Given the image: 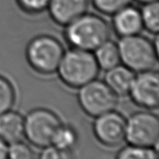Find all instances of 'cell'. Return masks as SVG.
Listing matches in <instances>:
<instances>
[{"instance_id":"cell-1","label":"cell","mask_w":159,"mask_h":159,"mask_svg":"<svg viewBox=\"0 0 159 159\" xmlns=\"http://www.w3.org/2000/svg\"><path fill=\"white\" fill-rule=\"evenodd\" d=\"M111 30L104 17L87 12L65 26L64 38L73 48L93 52L111 39Z\"/></svg>"},{"instance_id":"cell-2","label":"cell","mask_w":159,"mask_h":159,"mask_svg":"<svg viewBox=\"0 0 159 159\" xmlns=\"http://www.w3.org/2000/svg\"><path fill=\"white\" fill-rule=\"evenodd\" d=\"M99 71L93 52L71 47L64 52L57 73L65 86L79 89L97 79Z\"/></svg>"},{"instance_id":"cell-3","label":"cell","mask_w":159,"mask_h":159,"mask_svg":"<svg viewBox=\"0 0 159 159\" xmlns=\"http://www.w3.org/2000/svg\"><path fill=\"white\" fill-rule=\"evenodd\" d=\"M158 34L150 39L139 34L120 39L121 63L135 74L154 70L158 64Z\"/></svg>"},{"instance_id":"cell-4","label":"cell","mask_w":159,"mask_h":159,"mask_svg":"<svg viewBox=\"0 0 159 159\" xmlns=\"http://www.w3.org/2000/svg\"><path fill=\"white\" fill-rule=\"evenodd\" d=\"M65 52L63 45L52 35L35 36L26 47V59L28 65L42 75H52L57 73L62 56Z\"/></svg>"},{"instance_id":"cell-5","label":"cell","mask_w":159,"mask_h":159,"mask_svg":"<svg viewBox=\"0 0 159 159\" xmlns=\"http://www.w3.org/2000/svg\"><path fill=\"white\" fill-rule=\"evenodd\" d=\"M62 121L52 110L36 108L24 116V137L28 143L37 148L52 145L57 129Z\"/></svg>"},{"instance_id":"cell-6","label":"cell","mask_w":159,"mask_h":159,"mask_svg":"<svg viewBox=\"0 0 159 159\" xmlns=\"http://www.w3.org/2000/svg\"><path fill=\"white\" fill-rule=\"evenodd\" d=\"M118 98L104 80L97 79L80 87L77 93L80 107L88 116L93 118L115 111Z\"/></svg>"},{"instance_id":"cell-7","label":"cell","mask_w":159,"mask_h":159,"mask_svg":"<svg viewBox=\"0 0 159 159\" xmlns=\"http://www.w3.org/2000/svg\"><path fill=\"white\" fill-rule=\"evenodd\" d=\"M159 119L153 111H136L126 119V141L146 147L158 146Z\"/></svg>"},{"instance_id":"cell-8","label":"cell","mask_w":159,"mask_h":159,"mask_svg":"<svg viewBox=\"0 0 159 159\" xmlns=\"http://www.w3.org/2000/svg\"><path fill=\"white\" fill-rule=\"evenodd\" d=\"M126 119L116 110L95 117L93 131L101 145L115 148L126 141Z\"/></svg>"},{"instance_id":"cell-9","label":"cell","mask_w":159,"mask_h":159,"mask_svg":"<svg viewBox=\"0 0 159 159\" xmlns=\"http://www.w3.org/2000/svg\"><path fill=\"white\" fill-rule=\"evenodd\" d=\"M128 95L135 105L144 110L157 111L159 105V75L157 69L137 73Z\"/></svg>"},{"instance_id":"cell-10","label":"cell","mask_w":159,"mask_h":159,"mask_svg":"<svg viewBox=\"0 0 159 159\" xmlns=\"http://www.w3.org/2000/svg\"><path fill=\"white\" fill-rule=\"evenodd\" d=\"M89 0H51L47 10L52 20L65 27L87 13Z\"/></svg>"},{"instance_id":"cell-11","label":"cell","mask_w":159,"mask_h":159,"mask_svg":"<svg viewBox=\"0 0 159 159\" xmlns=\"http://www.w3.org/2000/svg\"><path fill=\"white\" fill-rule=\"evenodd\" d=\"M111 29L120 38L140 34L143 30L140 11L131 4L115 13Z\"/></svg>"},{"instance_id":"cell-12","label":"cell","mask_w":159,"mask_h":159,"mask_svg":"<svg viewBox=\"0 0 159 159\" xmlns=\"http://www.w3.org/2000/svg\"><path fill=\"white\" fill-rule=\"evenodd\" d=\"M0 138L7 144L24 138V116L21 113L10 110L0 114Z\"/></svg>"},{"instance_id":"cell-13","label":"cell","mask_w":159,"mask_h":159,"mask_svg":"<svg viewBox=\"0 0 159 159\" xmlns=\"http://www.w3.org/2000/svg\"><path fill=\"white\" fill-rule=\"evenodd\" d=\"M134 76L131 69L119 64L105 71L104 81L118 97H123L128 95Z\"/></svg>"},{"instance_id":"cell-14","label":"cell","mask_w":159,"mask_h":159,"mask_svg":"<svg viewBox=\"0 0 159 159\" xmlns=\"http://www.w3.org/2000/svg\"><path fill=\"white\" fill-rule=\"evenodd\" d=\"M94 57L100 70L107 71L121 64L119 48L116 43L109 39L94 51Z\"/></svg>"},{"instance_id":"cell-15","label":"cell","mask_w":159,"mask_h":159,"mask_svg":"<svg viewBox=\"0 0 159 159\" xmlns=\"http://www.w3.org/2000/svg\"><path fill=\"white\" fill-rule=\"evenodd\" d=\"M78 141L79 135L75 127L62 122L56 131L52 145L62 151L74 152Z\"/></svg>"},{"instance_id":"cell-16","label":"cell","mask_w":159,"mask_h":159,"mask_svg":"<svg viewBox=\"0 0 159 159\" xmlns=\"http://www.w3.org/2000/svg\"><path fill=\"white\" fill-rule=\"evenodd\" d=\"M117 159H158V148L128 144L116 153Z\"/></svg>"},{"instance_id":"cell-17","label":"cell","mask_w":159,"mask_h":159,"mask_svg":"<svg viewBox=\"0 0 159 159\" xmlns=\"http://www.w3.org/2000/svg\"><path fill=\"white\" fill-rule=\"evenodd\" d=\"M140 11L143 28L152 34H158L159 4L158 1L143 4Z\"/></svg>"},{"instance_id":"cell-18","label":"cell","mask_w":159,"mask_h":159,"mask_svg":"<svg viewBox=\"0 0 159 159\" xmlns=\"http://www.w3.org/2000/svg\"><path fill=\"white\" fill-rule=\"evenodd\" d=\"M16 101V92L11 81L0 75V114L12 110Z\"/></svg>"},{"instance_id":"cell-19","label":"cell","mask_w":159,"mask_h":159,"mask_svg":"<svg viewBox=\"0 0 159 159\" xmlns=\"http://www.w3.org/2000/svg\"><path fill=\"white\" fill-rule=\"evenodd\" d=\"M133 0H91L93 7L99 13L113 16L121 9L130 5Z\"/></svg>"},{"instance_id":"cell-20","label":"cell","mask_w":159,"mask_h":159,"mask_svg":"<svg viewBox=\"0 0 159 159\" xmlns=\"http://www.w3.org/2000/svg\"><path fill=\"white\" fill-rule=\"evenodd\" d=\"M35 157V153L30 145L22 140L8 144L7 158L32 159Z\"/></svg>"},{"instance_id":"cell-21","label":"cell","mask_w":159,"mask_h":159,"mask_svg":"<svg viewBox=\"0 0 159 159\" xmlns=\"http://www.w3.org/2000/svg\"><path fill=\"white\" fill-rule=\"evenodd\" d=\"M51 0H16L21 11L28 15L40 14L47 10Z\"/></svg>"},{"instance_id":"cell-22","label":"cell","mask_w":159,"mask_h":159,"mask_svg":"<svg viewBox=\"0 0 159 159\" xmlns=\"http://www.w3.org/2000/svg\"><path fill=\"white\" fill-rule=\"evenodd\" d=\"M74 152H65L60 150L54 145H48L45 148H42L39 154V157L43 159H66L75 157Z\"/></svg>"},{"instance_id":"cell-23","label":"cell","mask_w":159,"mask_h":159,"mask_svg":"<svg viewBox=\"0 0 159 159\" xmlns=\"http://www.w3.org/2000/svg\"><path fill=\"white\" fill-rule=\"evenodd\" d=\"M8 144L0 138V159L7 158Z\"/></svg>"},{"instance_id":"cell-24","label":"cell","mask_w":159,"mask_h":159,"mask_svg":"<svg viewBox=\"0 0 159 159\" xmlns=\"http://www.w3.org/2000/svg\"><path fill=\"white\" fill-rule=\"evenodd\" d=\"M138 1L139 3H140L141 4H148V3H152V2H156V1H158V0H136Z\"/></svg>"}]
</instances>
